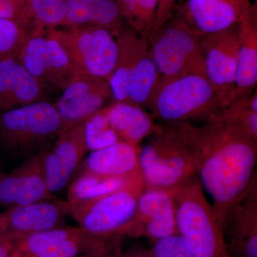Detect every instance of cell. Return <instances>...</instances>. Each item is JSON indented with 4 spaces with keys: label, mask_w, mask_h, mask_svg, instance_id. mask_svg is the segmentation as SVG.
<instances>
[{
    "label": "cell",
    "mask_w": 257,
    "mask_h": 257,
    "mask_svg": "<svg viewBox=\"0 0 257 257\" xmlns=\"http://www.w3.org/2000/svg\"><path fill=\"white\" fill-rule=\"evenodd\" d=\"M188 150L194 172L212 199L224 231L228 218L256 175L257 141L224 109L202 125L170 124Z\"/></svg>",
    "instance_id": "obj_1"
},
{
    "label": "cell",
    "mask_w": 257,
    "mask_h": 257,
    "mask_svg": "<svg viewBox=\"0 0 257 257\" xmlns=\"http://www.w3.org/2000/svg\"><path fill=\"white\" fill-rule=\"evenodd\" d=\"M62 133L55 105L40 101L0 113V153L23 161L40 154Z\"/></svg>",
    "instance_id": "obj_2"
},
{
    "label": "cell",
    "mask_w": 257,
    "mask_h": 257,
    "mask_svg": "<svg viewBox=\"0 0 257 257\" xmlns=\"http://www.w3.org/2000/svg\"><path fill=\"white\" fill-rule=\"evenodd\" d=\"M179 234L194 257H230L224 231L216 220L197 175L171 189Z\"/></svg>",
    "instance_id": "obj_3"
},
{
    "label": "cell",
    "mask_w": 257,
    "mask_h": 257,
    "mask_svg": "<svg viewBox=\"0 0 257 257\" xmlns=\"http://www.w3.org/2000/svg\"><path fill=\"white\" fill-rule=\"evenodd\" d=\"M116 40L118 58L108 80L114 100L148 108L161 79L150 53L148 35L124 29Z\"/></svg>",
    "instance_id": "obj_4"
},
{
    "label": "cell",
    "mask_w": 257,
    "mask_h": 257,
    "mask_svg": "<svg viewBox=\"0 0 257 257\" xmlns=\"http://www.w3.org/2000/svg\"><path fill=\"white\" fill-rule=\"evenodd\" d=\"M148 108L167 124L204 122L223 109L215 89L199 74L161 79Z\"/></svg>",
    "instance_id": "obj_5"
},
{
    "label": "cell",
    "mask_w": 257,
    "mask_h": 257,
    "mask_svg": "<svg viewBox=\"0 0 257 257\" xmlns=\"http://www.w3.org/2000/svg\"><path fill=\"white\" fill-rule=\"evenodd\" d=\"M145 189L144 181L106 195L69 203V214L79 227L107 244H118L125 236L138 201Z\"/></svg>",
    "instance_id": "obj_6"
},
{
    "label": "cell",
    "mask_w": 257,
    "mask_h": 257,
    "mask_svg": "<svg viewBox=\"0 0 257 257\" xmlns=\"http://www.w3.org/2000/svg\"><path fill=\"white\" fill-rule=\"evenodd\" d=\"M151 141L140 148L145 189L171 190L195 175L187 147L170 124L161 125Z\"/></svg>",
    "instance_id": "obj_7"
},
{
    "label": "cell",
    "mask_w": 257,
    "mask_h": 257,
    "mask_svg": "<svg viewBox=\"0 0 257 257\" xmlns=\"http://www.w3.org/2000/svg\"><path fill=\"white\" fill-rule=\"evenodd\" d=\"M148 38L152 58L161 79L187 74L206 77L202 37L193 33L177 19L172 16Z\"/></svg>",
    "instance_id": "obj_8"
},
{
    "label": "cell",
    "mask_w": 257,
    "mask_h": 257,
    "mask_svg": "<svg viewBox=\"0 0 257 257\" xmlns=\"http://www.w3.org/2000/svg\"><path fill=\"white\" fill-rule=\"evenodd\" d=\"M47 35L57 40L82 74L109 80L118 58L116 37L94 25L56 28Z\"/></svg>",
    "instance_id": "obj_9"
},
{
    "label": "cell",
    "mask_w": 257,
    "mask_h": 257,
    "mask_svg": "<svg viewBox=\"0 0 257 257\" xmlns=\"http://www.w3.org/2000/svg\"><path fill=\"white\" fill-rule=\"evenodd\" d=\"M18 60L37 80L62 90L83 74L60 42L50 35L29 38Z\"/></svg>",
    "instance_id": "obj_10"
},
{
    "label": "cell",
    "mask_w": 257,
    "mask_h": 257,
    "mask_svg": "<svg viewBox=\"0 0 257 257\" xmlns=\"http://www.w3.org/2000/svg\"><path fill=\"white\" fill-rule=\"evenodd\" d=\"M238 25L202 38L206 77L217 92L223 109L229 106L230 96L236 82Z\"/></svg>",
    "instance_id": "obj_11"
},
{
    "label": "cell",
    "mask_w": 257,
    "mask_h": 257,
    "mask_svg": "<svg viewBox=\"0 0 257 257\" xmlns=\"http://www.w3.org/2000/svg\"><path fill=\"white\" fill-rule=\"evenodd\" d=\"M114 101L107 81L81 74L64 89L54 104L62 120V134Z\"/></svg>",
    "instance_id": "obj_12"
},
{
    "label": "cell",
    "mask_w": 257,
    "mask_h": 257,
    "mask_svg": "<svg viewBox=\"0 0 257 257\" xmlns=\"http://www.w3.org/2000/svg\"><path fill=\"white\" fill-rule=\"evenodd\" d=\"M89 151L84 121L61 134L40 153L47 187L52 193L64 189Z\"/></svg>",
    "instance_id": "obj_13"
},
{
    "label": "cell",
    "mask_w": 257,
    "mask_h": 257,
    "mask_svg": "<svg viewBox=\"0 0 257 257\" xmlns=\"http://www.w3.org/2000/svg\"><path fill=\"white\" fill-rule=\"evenodd\" d=\"M175 234L179 232L170 190L145 189L139 198L125 236L155 241Z\"/></svg>",
    "instance_id": "obj_14"
},
{
    "label": "cell",
    "mask_w": 257,
    "mask_h": 257,
    "mask_svg": "<svg viewBox=\"0 0 257 257\" xmlns=\"http://www.w3.org/2000/svg\"><path fill=\"white\" fill-rule=\"evenodd\" d=\"M251 0H186L176 5L172 17L198 36L222 31L239 24Z\"/></svg>",
    "instance_id": "obj_15"
},
{
    "label": "cell",
    "mask_w": 257,
    "mask_h": 257,
    "mask_svg": "<svg viewBox=\"0 0 257 257\" xmlns=\"http://www.w3.org/2000/svg\"><path fill=\"white\" fill-rule=\"evenodd\" d=\"M69 214L67 201H41L10 208L0 214V235L27 236L62 227Z\"/></svg>",
    "instance_id": "obj_16"
},
{
    "label": "cell",
    "mask_w": 257,
    "mask_h": 257,
    "mask_svg": "<svg viewBox=\"0 0 257 257\" xmlns=\"http://www.w3.org/2000/svg\"><path fill=\"white\" fill-rule=\"evenodd\" d=\"M55 199L47 187L40 154L24 160L0 182V206L7 209Z\"/></svg>",
    "instance_id": "obj_17"
},
{
    "label": "cell",
    "mask_w": 257,
    "mask_h": 257,
    "mask_svg": "<svg viewBox=\"0 0 257 257\" xmlns=\"http://www.w3.org/2000/svg\"><path fill=\"white\" fill-rule=\"evenodd\" d=\"M230 257H257V177L228 218L224 231Z\"/></svg>",
    "instance_id": "obj_18"
},
{
    "label": "cell",
    "mask_w": 257,
    "mask_h": 257,
    "mask_svg": "<svg viewBox=\"0 0 257 257\" xmlns=\"http://www.w3.org/2000/svg\"><path fill=\"white\" fill-rule=\"evenodd\" d=\"M237 72L229 106L252 94L257 82V6L250 3L238 25Z\"/></svg>",
    "instance_id": "obj_19"
},
{
    "label": "cell",
    "mask_w": 257,
    "mask_h": 257,
    "mask_svg": "<svg viewBox=\"0 0 257 257\" xmlns=\"http://www.w3.org/2000/svg\"><path fill=\"white\" fill-rule=\"evenodd\" d=\"M46 88L16 59L0 62V113L46 101Z\"/></svg>",
    "instance_id": "obj_20"
},
{
    "label": "cell",
    "mask_w": 257,
    "mask_h": 257,
    "mask_svg": "<svg viewBox=\"0 0 257 257\" xmlns=\"http://www.w3.org/2000/svg\"><path fill=\"white\" fill-rule=\"evenodd\" d=\"M140 147L118 142L91 152L81 165V172L104 177H130L142 174Z\"/></svg>",
    "instance_id": "obj_21"
},
{
    "label": "cell",
    "mask_w": 257,
    "mask_h": 257,
    "mask_svg": "<svg viewBox=\"0 0 257 257\" xmlns=\"http://www.w3.org/2000/svg\"><path fill=\"white\" fill-rule=\"evenodd\" d=\"M118 0H67L61 27L94 25L109 30L115 37L124 30Z\"/></svg>",
    "instance_id": "obj_22"
},
{
    "label": "cell",
    "mask_w": 257,
    "mask_h": 257,
    "mask_svg": "<svg viewBox=\"0 0 257 257\" xmlns=\"http://www.w3.org/2000/svg\"><path fill=\"white\" fill-rule=\"evenodd\" d=\"M108 118L119 142L133 146L139 147L144 139L156 133L161 128L145 108L130 103H111L108 106Z\"/></svg>",
    "instance_id": "obj_23"
},
{
    "label": "cell",
    "mask_w": 257,
    "mask_h": 257,
    "mask_svg": "<svg viewBox=\"0 0 257 257\" xmlns=\"http://www.w3.org/2000/svg\"><path fill=\"white\" fill-rule=\"evenodd\" d=\"M144 181L143 175L130 177H104L87 172L79 173L69 186L68 202L74 203L106 195Z\"/></svg>",
    "instance_id": "obj_24"
},
{
    "label": "cell",
    "mask_w": 257,
    "mask_h": 257,
    "mask_svg": "<svg viewBox=\"0 0 257 257\" xmlns=\"http://www.w3.org/2000/svg\"><path fill=\"white\" fill-rule=\"evenodd\" d=\"M83 230L79 226H62L27 236H19L11 257H40L62 241L81 234Z\"/></svg>",
    "instance_id": "obj_25"
},
{
    "label": "cell",
    "mask_w": 257,
    "mask_h": 257,
    "mask_svg": "<svg viewBox=\"0 0 257 257\" xmlns=\"http://www.w3.org/2000/svg\"><path fill=\"white\" fill-rule=\"evenodd\" d=\"M108 106L96 111L84 121L86 143L89 151L101 150L119 142L108 118Z\"/></svg>",
    "instance_id": "obj_26"
},
{
    "label": "cell",
    "mask_w": 257,
    "mask_h": 257,
    "mask_svg": "<svg viewBox=\"0 0 257 257\" xmlns=\"http://www.w3.org/2000/svg\"><path fill=\"white\" fill-rule=\"evenodd\" d=\"M30 35L17 21L0 19V62L8 59L18 60Z\"/></svg>",
    "instance_id": "obj_27"
},
{
    "label": "cell",
    "mask_w": 257,
    "mask_h": 257,
    "mask_svg": "<svg viewBox=\"0 0 257 257\" xmlns=\"http://www.w3.org/2000/svg\"><path fill=\"white\" fill-rule=\"evenodd\" d=\"M114 246L103 242L96 236L83 230L81 234L65 240L40 257H77L96 248Z\"/></svg>",
    "instance_id": "obj_28"
},
{
    "label": "cell",
    "mask_w": 257,
    "mask_h": 257,
    "mask_svg": "<svg viewBox=\"0 0 257 257\" xmlns=\"http://www.w3.org/2000/svg\"><path fill=\"white\" fill-rule=\"evenodd\" d=\"M143 251L149 257H194L179 234L152 241V248Z\"/></svg>",
    "instance_id": "obj_29"
},
{
    "label": "cell",
    "mask_w": 257,
    "mask_h": 257,
    "mask_svg": "<svg viewBox=\"0 0 257 257\" xmlns=\"http://www.w3.org/2000/svg\"><path fill=\"white\" fill-rule=\"evenodd\" d=\"M249 96L238 99L224 110L230 117L239 122L251 138L257 141V112L250 109Z\"/></svg>",
    "instance_id": "obj_30"
},
{
    "label": "cell",
    "mask_w": 257,
    "mask_h": 257,
    "mask_svg": "<svg viewBox=\"0 0 257 257\" xmlns=\"http://www.w3.org/2000/svg\"><path fill=\"white\" fill-rule=\"evenodd\" d=\"M138 29L140 35H150L156 19L158 0H136Z\"/></svg>",
    "instance_id": "obj_31"
},
{
    "label": "cell",
    "mask_w": 257,
    "mask_h": 257,
    "mask_svg": "<svg viewBox=\"0 0 257 257\" xmlns=\"http://www.w3.org/2000/svg\"><path fill=\"white\" fill-rule=\"evenodd\" d=\"M25 3L26 0H0V19L18 21Z\"/></svg>",
    "instance_id": "obj_32"
},
{
    "label": "cell",
    "mask_w": 257,
    "mask_h": 257,
    "mask_svg": "<svg viewBox=\"0 0 257 257\" xmlns=\"http://www.w3.org/2000/svg\"><path fill=\"white\" fill-rule=\"evenodd\" d=\"M177 2V0H158L155 26L151 33L158 30L172 18Z\"/></svg>",
    "instance_id": "obj_33"
},
{
    "label": "cell",
    "mask_w": 257,
    "mask_h": 257,
    "mask_svg": "<svg viewBox=\"0 0 257 257\" xmlns=\"http://www.w3.org/2000/svg\"><path fill=\"white\" fill-rule=\"evenodd\" d=\"M20 235H0V257H11Z\"/></svg>",
    "instance_id": "obj_34"
},
{
    "label": "cell",
    "mask_w": 257,
    "mask_h": 257,
    "mask_svg": "<svg viewBox=\"0 0 257 257\" xmlns=\"http://www.w3.org/2000/svg\"><path fill=\"white\" fill-rule=\"evenodd\" d=\"M119 244L116 246H105L91 250L77 257H116V251H117Z\"/></svg>",
    "instance_id": "obj_35"
},
{
    "label": "cell",
    "mask_w": 257,
    "mask_h": 257,
    "mask_svg": "<svg viewBox=\"0 0 257 257\" xmlns=\"http://www.w3.org/2000/svg\"><path fill=\"white\" fill-rule=\"evenodd\" d=\"M116 257H149L147 256L145 253H144L143 251H138L136 253H128V254H122L119 247L117 248V251H116Z\"/></svg>",
    "instance_id": "obj_36"
},
{
    "label": "cell",
    "mask_w": 257,
    "mask_h": 257,
    "mask_svg": "<svg viewBox=\"0 0 257 257\" xmlns=\"http://www.w3.org/2000/svg\"><path fill=\"white\" fill-rule=\"evenodd\" d=\"M5 175H6V174H5L4 172L2 171L1 169H0V182H1L2 179L4 178Z\"/></svg>",
    "instance_id": "obj_37"
}]
</instances>
